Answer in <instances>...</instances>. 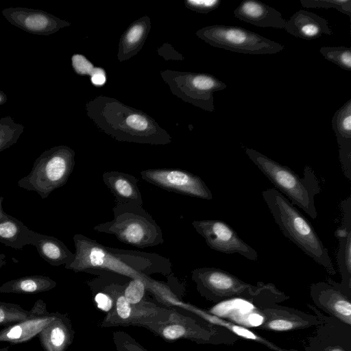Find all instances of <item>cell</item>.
<instances>
[{"mask_svg":"<svg viewBox=\"0 0 351 351\" xmlns=\"http://www.w3.org/2000/svg\"><path fill=\"white\" fill-rule=\"evenodd\" d=\"M32 245L36 247L39 256L51 266H65L75 258V254L62 241L52 236L36 232Z\"/></svg>","mask_w":351,"mask_h":351,"instance_id":"cell-18","label":"cell"},{"mask_svg":"<svg viewBox=\"0 0 351 351\" xmlns=\"http://www.w3.org/2000/svg\"><path fill=\"white\" fill-rule=\"evenodd\" d=\"M145 276L132 279L125 287L123 295L130 304H136L141 301L147 287Z\"/></svg>","mask_w":351,"mask_h":351,"instance_id":"cell-25","label":"cell"},{"mask_svg":"<svg viewBox=\"0 0 351 351\" xmlns=\"http://www.w3.org/2000/svg\"><path fill=\"white\" fill-rule=\"evenodd\" d=\"M3 201V197H0V219L1 217H3L5 214L6 213L3 211V208H2V202Z\"/></svg>","mask_w":351,"mask_h":351,"instance_id":"cell-38","label":"cell"},{"mask_svg":"<svg viewBox=\"0 0 351 351\" xmlns=\"http://www.w3.org/2000/svg\"><path fill=\"white\" fill-rule=\"evenodd\" d=\"M284 29L290 34L304 40H313L324 34L332 35L328 21L317 14L300 10L286 21Z\"/></svg>","mask_w":351,"mask_h":351,"instance_id":"cell-15","label":"cell"},{"mask_svg":"<svg viewBox=\"0 0 351 351\" xmlns=\"http://www.w3.org/2000/svg\"><path fill=\"white\" fill-rule=\"evenodd\" d=\"M140 175L143 180L167 191L206 200L213 198L202 179L186 170L149 169L141 171Z\"/></svg>","mask_w":351,"mask_h":351,"instance_id":"cell-7","label":"cell"},{"mask_svg":"<svg viewBox=\"0 0 351 351\" xmlns=\"http://www.w3.org/2000/svg\"><path fill=\"white\" fill-rule=\"evenodd\" d=\"M330 351H344V350L340 348H333L330 349Z\"/></svg>","mask_w":351,"mask_h":351,"instance_id":"cell-39","label":"cell"},{"mask_svg":"<svg viewBox=\"0 0 351 351\" xmlns=\"http://www.w3.org/2000/svg\"><path fill=\"white\" fill-rule=\"evenodd\" d=\"M116 311L118 316L122 319L130 318L132 313V304H130L123 295H119L116 301Z\"/></svg>","mask_w":351,"mask_h":351,"instance_id":"cell-30","label":"cell"},{"mask_svg":"<svg viewBox=\"0 0 351 351\" xmlns=\"http://www.w3.org/2000/svg\"><path fill=\"white\" fill-rule=\"evenodd\" d=\"M262 196L283 235L328 273L335 274L328 250L308 220L276 189L263 191Z\"/></svg>","mask_w":351,"mask_h":351,"instance_id":"cell-2","label":"cell"},{"mask_svg":"<svg viewBox=\"0 0 351 351\" xmlns=\"http://www.w3.org/2000/svg\"><path fill=\"white\" fill-rule=\"evenodd\" d=\"M29 311L24 309L21 305L0 302V326H8L20 322L28 315Z\"/></svg>","mask_w":351,"mask_h":351,"instance_id":"cell-23","label":"cell"},{"mask_svg":"<svg viewBox=\"0 0 351 351\" xmlns=\"http://www.w3.org/2000/svg\"><path fill=\"white\" fill-rule=\"evenodd\" d=\"M95 300L98 308L104 311H108L112 307V300L104 293H98L95 297Z\"/></svg>","mask_w":351,"mask_h":351,"instance_id":"cell-33","label":"cell"},{"mask_svg":"<svg viewBox=\"0 0 351 351\" xmlns=\"http://www.w3.org/2000/svg\"><path fill=\"white\" fill-rule=\"evenodd\" d=\"M189 5L202 13H208L217 9L221 3V0H190L187 1Z\"/></svg>","mask_w":351,"mask_h":351,"instance_id":"cell-29","label":"cell"},{"mask_svg":"<svg viewBox=\"0 0 351 351\" xmlns=\"http://www.w3.org/2000/svg\"><path fill=\"white\" fill-rule=\"evenodd\" d=\"M263 328L267 330L284 331L295 329L302 326L303 324H306V322L298 321L295 317H275L270 318L264 323Z\"/></svg>","mask_w":351,"mask_h":351,"instance_id":"cell-26","label":"cell"},{"mask_svg":"<svg viewBox=\"0 0 351 351\" xmlns=\"http://www.w3.org/2000/svg\"><path fill=\"white\" fill-rule=\"evenodd\" d=\"M192 278L199 289L215 297L240 295L254 287L226 271L215 267L197 268L192 271Z\"/></svg>","mask_w":351,"mask_h":351,"instance_id":"cell-10","label":"cell"},{"mask_svg":"<svg viewBox=\"0 0 351 351\" xmlns=\"http://www.w3.org/2000/svg\"><path fill=\"white\" fill-rule=\"evenodd\" d=\"M2 14L12 25L36 35L49 36L69 25L64 21L41 10L11 7L2 10Z\"/></svg>","mask_w":351,"mask_h":351,"instance_id":"cell-11","label":"cell"},{"mask_svg":"<svg viewBox=\"0 0 351 351\" xmlns=\"http://www.w3.org/2000/svg\"><path fill=\"white\" fill-rule=\"evenodd\" d=\"M197 34L214 47L244 54H274L285 49L280 43L238 26L212 25L199 30Z\"/></svg>","mask_w":351,"mask_h":351,"instance_id":"cell-6","label":"cell"},{"mask_svg":"<svg viewBox=\"0 0 351 351\" xmlns=\"http://www.w3.org/2000/svg\"><path fill=\"white\" fill-rule=\"evenodd\" d=\"M239 20L258 27L284 29L287 20L275 8L256 0L243 1L234 10Z\"/></svg>","mask_w":351,"mask_h":351,"instance_id":"cell-13","label":"cell"},{"mask_svg":"<svg viewBox=\"0 0 351 351\" xmlns=\"http://www.w3.org/2000/svg\"><path fill=\"white\" fill-rule=\"evenodd\" d=\"M0 351H9V347H4L2 348H0Z\"/></svg>","mask_w":351,"mask_h":351,"instance_id":"cell-40","label":"cell"},{"mask_svg":"<svg viewBox=\"0 0 351 351\" xmlns=\"http://www.w3.org/2000/svg\"><path fill=\"white\" fill-rule=\"evenodd\" d=\"M56 286V282L43 275L20 277L4 282L0 286V293L36 294L48 291Z\"/></svg>","mask_w":351,"mask_h":351,"instance_id":"cell-20","label":"cell"},{"mask_svg":"<svg viewBox=\"0 0 351 351\" xmlns=\"http://www.w3.org/2000/svg\"><path fill=\"white\" fill-rule=\"evenodd\" d=\"M143 27L140 25H134L128 32L126 40L130 44H134L141 38L143 33Z\"/></svg>","mask_w":351,"mask_h":351,"instance_id":"cell-34","label":"cell"},{"mask_svg":"<svg viewBox=\"0 0 351 351\" xmlns=\"http://www.w3.org/2000/svg\"><path fill=\"white\" fill-rule=\"evenodd\" d=\"M38 337L44 351H65L72 339L68 318L58 313L56 317L40 332Z\"/></svg>","mask_w":351,"mask_h":351,"instance_id":"cell-17","label":"cell"},{"mask_svg":"<svg viewBox=\"0 0 351 351\" xmlns=\"http://www.w3.org/2000/svg\"><path fill=\"white\" fill-rule=\"evenodd\" d=\"M341 224L335 232L339 241L337 263L342 277L341 286L350 289L351 282V196L342 200Z\"/></svg>","mask_w":351,"mask_h":351,"instance_id":"cell-12","label":"cell"},{"mask_svg":"<svg viewBox=\"0 0 351 351\" xmlns=\"http://www.w3.org/2000/svg\"><path fill=\"white\" fill-rule=\"evenodd\" d=\"M319 52L326 60L346 71H351V49L350 47H322Z\"/></svg>","mask_w":351,"mask_h":351,"instance_id":"cell-22","label":"cell"},{"mask_svg":"<svg viewBox=\"0 0 351 351\" xmlns=\"http://www.w3.org/2000/svg\"><path fill=\"white\" fill-rule=\"evenodd\" d=\"M74 166L73 150L64 145L53 147L36 159L30 173L21 178L17 185L36 192L44 199L67 182Z\"/></svg>","mask_w":351,"mask_h":351,"instance_id":"cell-5","label":"cell"},{"mask_svg":"<svg viewBox=\"0 0 351 351\" xmlns=\"http://www.w3.org/2000/svg\"><path fill=\"white\" fill-rule=\"evenodd\" d=\"M192 226L208 246L225 254H239L250 261H257L258 252L226 222L218 219L195 220Z\"/></svg>","mask_w":351,"mask_h":351,"instance_id":"cell-8","label":"cell"},{"mask_svg":"<svg viewBox=\"0 0 351 351\" xmlns=\"http://www.w3.org/2000/svg\"><path fill=\"white\" fill-rule=\"evenodd\" d=\"M6 264V256L4 254H0V269Z\"/></svg>","mask_w":351,"mask_h":351,"instance_id":"cell-37","label":"cell"},{"mask_svg":"<svg viewBox=\"0 0 351 351\" xmlns=\"http://www.w3.org/2000/svg\"><path fill=\"white\" fill-rule=\"evenodd\" d=\"M300 3L306 8H335L351 17L350 0H300Z\"/></svg>","mask_w":351,"mask_h":351,"instance_id":"cell-24","label":"cell"},{"mask_svg":"<svg viewBox=\"0 0 351 351\" xmlns=\"http://www.w3.org/2000/svg\"><path fill=\"white\" fill-rule=\"evenodd\" d=\"M127 124L136 130H144L147 126V121L145 117L138 114H132L127 118Z\"/></svg>","mask_w":351,"mask_h":351,"instance_id":"cell-32","label":"cell"},{"mask_svg":"<svg viewBox=\"0 0 351 351\" xmlns=\"http://www.w3.org/2000/svg\"><path fill=\"white\" fill-rule=\"evenodd\" d=\"M36 232L7 213L0 219V242L5 246L21 250L27 245H32Z\"/></svg>","mask_w":351,"mask_h":351,"instance_id":"cell-19","label":"cell"},{"mask_svg":"<svg viewBox=\"0 0 351 351\" xmlns=\"http://www.w3.org/2000/svg\"><path fill=\"white\" fill-rule=\"evenodd\" d=\"M209 317H210L209 319L212 322H215V323H219V324H220L223 326H225L226 328L231 330L232 332H234V333H236L238 335H240L246 339H252V340L257 341H261V342H264V343H267V342L265 341H263V339L261 337H259L258 336H256L253 332H250V330H248L243 327L234 325L232 323H228L226 322H224L223 320L219 319L217 317H211V316H209Z\"/></svg>","mask_w":351,"mask_h":351,"instance_id":"cell-27","label":"cell"},{"mask_svg":"<svg viewBox=\"0 0 351 351\" xmlns=\"http://www.w3.org/2000/svg\"><path fill=\"white\" fill-rule=\"evenodd\" d=\"M332 128L339 145L342 171L351 180V99L335 112Z\"/></svg>","mask_w":351,"mask_h":351,"instance_id":"cell-14","label":"cell"},{"mask_svg":"<svg viewBox=\"0 0 351 351\" xmlns=\"http://www.w3.org/2000/svg\"><path fill=\"white\" fill-rule=\"evenodd\" d=\"M112 213V221L99 223L93 228L94 230L114 234L122 243L138 248L164 243L161 228L142 206L117 203Z\"/></svg>","mask_w":351,"mask_h":351,"instance_id":"cell-4","label":"cell"},{"mask_svg":"<svg viewBox=\"0 0 351 351\" xmlns=\"http://www.w3.org/2000/svg\"><path fill=\"white\" fill-rule=\"evenodd\" d=\"M7 100L8 97L6 94L4 92L0 90V106L5 104Z\"/></svg>","mask_w":351,"mask_h":351,"instance_id":"cell-36","label":"cell"},{"mask_svg":"<svg viewBox=\"0 0 351 351\" xmlns=\"http://www.w3.org/2000/svg\"><path fill=\"white\" fill-rule=\"evenodd\" d=\"M73 239L75 258L64 267L75 272L111 271L134 279L171 271L170 260L160 254L105 246L82 234H75Z\"/></svg>","mask_w":351,"mask_h":351,"instance_id":"cell-1","label":"cell"},{"mask_svg":"<svg viewBox=\"0 0 351 351\" xmlns=\"http://www.w3.org/2000/svg\"><path fill=\"white\" fill-rule=\"evenodd\" d=\"M245 153L252 162L274 185L275 189L286 196L293 205L315 219L317 212L315 205V196L322 189L313 169L310 166L304 169L300 178L287 166L282 165L262 153L247 148Z\"/></svg>","mask_w":351,"mask_h":351,"instance_id":"cell-3","label":"cell"},{"mask_svg":"<svg viewBox=\"0 0 351 351\" xmlns=\"http://www.w3.org/2000/svg\"><path fill=\"white\" fill-rule=\"evenodd\" d=\"M186 329L179 324H172L166 326L162 330V335L168 340H176L186 334Z\"/></svg>","mask_w":351,"mask_h":351,"instance_id":"cell-31","label":"cell"},{"mask_svg":"<svg viewBox=\"0 0 351 351\" xmlns=\"http://www.w3.org/2000/svg\"><path fill=\"white\" fill-rule=\"evenodd\" d=\"M24 131V126L10 116L0 119V152L15 144Z\"/></svg>","mask_w":351,"mask_h":351,"instance_id":"cell-21","label":"cell"},{"mask_svg":"<svg viewBox=\"0 0 351 351\" xmlns=\"http://www.w3.org/2000/svg\"><path fill=\"white\" fill-rule=\"evenodd\" d=\"M91 82L97 86L103 85L106 82V75L103 69L95 68L91 75Z\"/></svg>","mask_w":351,"mask_h":351,"instance_id":"cell-35","label":"cell"},{"mask_svg":"<svg viewBox=\"0 0 351 351\" xmlns=\"http://www.w3.org/2000/svg\"><path fill=\"white\" fill-rule=\"evenodd\" d=\"M72 65L75 72L80 75H92L95 69L84 56L80 54H75L72 56Z\"/></svg>","mask_w":351,"mask_h":351,"instance_id":"cell-28","label":"cell"},{"mask_svg":"<svg viewBox=\"0 0 351 351\" xmlns=\"http://www.w3.org/2000/svg\"><path fill=\"white\" fill-rule=\"evenodd\" d=\"M102 180L114 196L118 204L133 203L143 206L138 179L125 172L108 171L102 174Z\"/></svg>","mask_w":351,"mask_h":351,"instance_id":"cell-16","label":"cell"},{"mask_svg":"<svg viewBox=\"0 0 351 351\" xmlns=\"http://www.w3.org/2000/svg\"><path fill=\"white\" fill-rule=\"evenodd\" d=\"M58 313H49L46 303L37 300L24 319L0 330V342L19 344L27 342L40 333L51 322Z\"/></svg>","mask_w":351,"mask_h":351,"instance_id":"cell-9","label":"cell"}]
</instances>
